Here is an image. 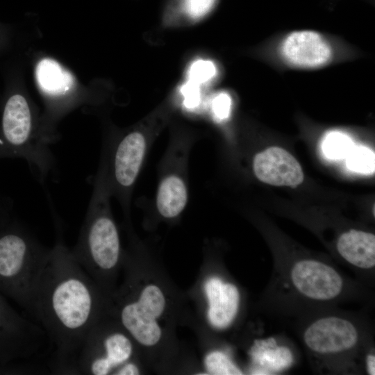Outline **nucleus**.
<instances>
[{"instance_id": "11", "label": "nucleus", "mask_w": 375, "mask_h": 375, "mask_svg": "<svg viewBox=\"0 0 375 375\" xmlns=\"http://www.w3.org/2000/svg\"><path fill=\"white\" fill-rule=\"evenodd\" d=\"M253 172L260 181L276 186L294 187L304 178L296 158L283 148L269 147L257 153L253 159Z\"/></svg>"}, {"instance_id": "3", "label": "nucleus", "mask_w": 375, "mask_h": 375, "mask_svg": "<svg viewBox=\"0 0 375 375\" xmlns=\"http://www.w3.org/2000/svg\"><path fill=\"white\" fill-rule=\"evenodd\" d=\"M76 243L71 249L76 261L105 292L121 260L117 227L109 212L106 185L98 176Z\"/></svg>"}, {"instance_id": "27", "label": "nucleus", "mask_w": 375, "mask_h": 375, "mask_svg": "<svg viewBox=\"0 0 375 375\" xmlns=\"http://www.w3.org/2000/svg\"><path fill=\"white\" fill-rule=\"evenodd\" d=\"M0 106H1V99H0Z\"/></svg>"}, {"instance_id": "24", "label": "nucleus", "mask_w": 375, "mask_h": 375, "mask_svg": "<svg viewBox=\"0 0 375 375\" xmlns=\"http://www.w3.org/2000/svg\"><path fill=\"white\" fill-rule=\"evenodd\" d=\"M140 370L138 365L131 360L127 361L119 368L113 374L115 375H137L140 374Z\"/></svg>"}, {"instance_id": "17", "label": "nucleus", "mask_w": 375, "mask_h": 375, "mask_svg": "<svg viewBox=\"0 0 375 375\" xmlns=\"http://www.w3.org/2000/svg\"><path fill=\"white\" fill-rule=\"evenodd\" d=\"M347 168L354 172L371 174L374 172L375 154L365 146H354L345 158Z\"/></svg>"}, {"instance_id": "23", "label": "nucleus", "mask_w": 375, "mask_h": 375, "mask_svg": "<svg viewBox=\"0 0 375 375\" xmlns=\"http://www.w3.org/2000/svg\"><path fill=\"white\" fill-rule=\"evenodd\" d=\"M12 201L0 194V226L11 219Z\"/></svg>"}, {"instance_id": "10", "label": "nucleus", "mask_w": 375, "mask_h": 375, "mask_svg": "<svg viewBox=\"0 0 375 375\" xmlns=\"http://www.w3.org/2000/svg\"><path fill=\"white\" fill-rule=\"evenodd\" d=\"M307 347L319 354H335L353 349L358 333L350 321L338 317H327L311 324L303 334Z\"/></svg>"}, {"instance_id": "5", "label": "nucleus", "mask_w": 375, "mask_h": 375, "mask_svg": "<svg viewBox=\"0 0 375 375\" xmlns=\"http://www.w3.org/2000/svg\"><path fill=\"white\" fill-rule=\"evenodd\" d=\"M117 300L114 317L133 341L144 347L158 344L162 337L158 320L166 307L161 288L149 284L138 292L124 290Z\"/></svg>"}, {"instance_id": "22", "label": "nucleus", "mask_w": 375, "mask_h": 375, "mask_svg": "<svg viewBox=\"0 0 375 375\" xmlns=\"http://www.w3.org/2000/svg\"><path fill=\"white\" fill-rule=\"evenodd\" d=\"M181 92L186 108L190 109L198 106L201 98L199 85L188 81L182 86Z\"/></svg>"}, {"instance_id": "7", "label": "nucleus", "mask_w": 375, "mask_h": 375, "mask_svg": "<svg viewBox=\"0 0 375 375\" xmlns=\"http://www.w3.org/2000/svg\"><path fill=\"white\" fill-rule=\"evenodd\" d=\"M46 339L42 328L18 313L0 292V372H15L19 362L36 356Z\"/></svg>"}, {"instance_id": "6", "label": "nucleus", "mask_w": 375, "mask_h": 375, "mask_svg": "<svg viewBox=\"0 0 375 375\" xmlns=\"http://www.w3.org/2000/svg\"><path fill=\"white\" fill-rule=\"evenodd\" d=\"M104 317L92 327L82 346L76 374H113L132 359L133 340L121 325L117 328L118 326L108 324Z\"/></svg>"}, {"instance_id": "21", "label": "nucleus", "mask_w": 375, "mask_h": 375, "mask_svg": "<svg viewBox=\"0 0 375 375\" xmlns=\"http://www.w3.org/2000/svg\"><path fill=\"white\" fill-rule=\"evenodd\" d=\"M211 106L216 118L224 120L230 115L232 106L231 97L226 92H221L214 97Z\"/></svg>"}, {"instance_id": "26", "label": "nucleus", "mask_w": 375, "mask_h": 375, "mask_svg": "<svg viewBox=\"0 0 375 375\" xmlns=\"http://www.w3.org/2000/svg\"><path fill=\"white\" fill-rule=\"evenodd\" d=\"M367 372L370 375L375 374V356L374 354H369L366 358Z\"/></svg>"}, {"instance_id": "9", "label": "nucleus", "mask_w": 375, "mask_h": 375, "mask_svg": "<svg viewBox=\"0 0 375 375\" xmlns=\"http://www.w3.org/2000/svg\"><path fill=\"white\" fill-rule=\"evenodd\" d=\"M290 278L299 293L319 301L335 299L344 285L341 276L334 268L315 260L297 262L291 269Z\"/></svg>"}, {"instance_id": "4", "label": "nucleus", "mask_w": 375, "mask_h": 375, "mask_svg": "<svg viewBox=\"0 0 375 375\" xmlns=\"http://www.w3.org/2000/svg\"><path fill=\"white\" fill-rule=\"evenodd\" d=\"M17 219L0 226V292L28 310L35 283L50 254Z\"/></svg>"}, {"instance_id": "18", "label": "nucleus", "mask_w": 375, "mask_h": 375, "mask_svg": "<svg viewBox=\"0 0 375 375\" xmlns=\"http://www.w3.org/2000/svg\"><path fill=\"white\" fill-rule=\"evenodd\" d=\"M204 366L208 374L215 375H239L242 371L224 352L213 351L204 358Z\"/></svg>"}, {"instance_id": "13", "label": "nucleus", "mask_w": 375, "mask_h": 375, "mask_svg": "<svg viewBox=\"0 0 375 375\" xmlns=\"http://www.w3.org/2000/svg\"><path fill=\"white\" fill-rule=\"evenodd\" d=\"M210 324L217 328H224L233 321L238 310L240 295L237 287L218 277H210L204 283Z\"/></svg>"}, {"instance_id": "12", "label": "nucleus", "mask_w": 375, "mask_h": 375, "mask_svg": "<svg viewBox=\"0 0 375 375\" xmlns=\"http://www.w3.org/2000/svg\"><path fill=\"white\" fill-rule=\"evenodd\" d=\"M146 143L140 131H133L124 135L115 147L112 179L120 192L127 191L134 184L144 160Z\"/></svg>"}, {"instance_id": "25", "label": "nucleus", "mask_w": 375, "mask_h": 375, "mask_svg": "<svg viewBox=\"0 0 375 375\" xmlns=\"http://www.w3.org/2000/svg\"><path fill=\"white\" fill-rule=\"evenodd\" d=\"M12 35L10 28L0 22V53L9 45Z\"/></svg>"}, {"instance_id": "2", "label": "nucleus", "mask_w": 375, "mask_h": 375, "mask_svg": "<svg viewBox=\"0 0 375 375\" xmlns=\"http://www.w3.org/2000/svg\"><path fill=\"white\" fill-rule=\"evenodd\" d=\"M6 81L0 106V159H24L37 179L44 183L56 172V161L43 134L41 115L17 71L11 70Z\"/></svg>"}, {"instance_id": "1", "label": "nucleus", "mask_w": 375, "mask_h": 375, "mask_svg": "<svg viewBox=\"0 0 375 375\" xmlns=\"http://www.w3.org/2000/svg\"><path fill=\"white\" fill-rule=\"evenodd\" d=\"M56 240L30 297L27 312L53 347L50 367L76 374V361L92 327L105 315V294L79 265L56 220Z\"/></svg>"}, {"instance_id": "15", "label": "nucleus", "mask_w": 375, "mask_h": 375, "mask_svg": "<svg viewBox=\"0 0 375 375\" xmlns=\"http://www.w3.org/2000/svg\"><path fill=\"white\" fill-rule=\"evenodd\" d=\"M188 201V191L183 180L171 174L164 178L159 185L156 206L159 213L165 218L177 217Z\"/></svg>"}, {"instance_id": "19", "label": "nucleus", "mask_w": 375, "mask_h": 375, "mask_svg": "<svg viewBox=\"0 0 375 375\" xmlns=\"http://www.w3.org/2000/svg\"><path fill=\"white\" fill-rule=\"evenodd\" d=\"M217 74V67L214 62L208 60H198L194 62L188 70V78L200 85L210 81Z\"/></svg>"}, {"instance_id": "20", "label": "nucleus", "mask_w": 375, "mask_h": 375, "mask_svg": "<svg viewBox=\"0 0 375 375\" xmlns=\"http://www.w3.org/2000/svg\"><path fill=\"white\" fill-rule=\"evenodd\" d=\"M217 0H181L184 12L190 18L199 19L207 15Z\"/></svg>"}, {"instance_id": "16", "label": "nucleus", "mask_w": 375, "mask_h": 375, "mask_svg": "<svg viewBox=\"0 0 375 375\" xmlns=\"http://www.w3.org/2000/svg\"><path fill=\"white\" fill-rule=\"evenodd\" d=\"M354 146L353 140L347 133L332 131L324 135L322 150L327 158L337 160L345 158Z\"/></svg>"}, {"instance_id": "14", "label": "nucleus", "mask_w": 375, "mask_h": 375, "mask_svg": "<svg viewBox=\"0 0 375 375\" xmlns=\"http://www.w3.org/2000/svg\"><path fill=\"white\" fill-rule=\"evenodd\" d=\"M340 256L353 266L372 269L375 266V235L355 229L343 233L337 242Z\"/></svg>"}, {"instance_id": "8", "label": "nucleus", "mask_w": 375, "mask_h": 375, "mask_svg": "<svg viewBox=\"0 0 375 375\" xmlns=\"http://www.w3.org/2000/svg\"><path fill=\"white\" fill-rule=\"evenodd\" d=\"M278 55L288 65L301 69L321 68L333 58V49L320 33L312 30L294 31L283 37Z\"/></svg>"}]
</instances>
